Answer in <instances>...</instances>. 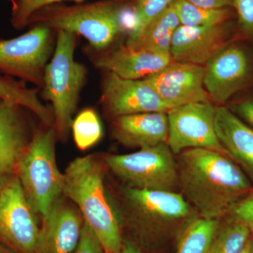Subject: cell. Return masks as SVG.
<instances>
[{
    "label": "cell",
    "instance_id": "cell-2",
    "mask_svg": "<svg viewBox=\"0 0 253 253\" xmlns=\"http://www.w3.org/2000/svg\"><path fill=\"white\" fill-rule=\"evenodd\" d=\"M107 170L103 157L76 158L63 173V195L77 206L104 253H121L122 228L105 185Z\"/></svg>",
    "mask_w": 253,
    "mask_h": 253
},
{
    "label": "cell",
    "instance_id": "cell-5",
    "mask_svg": "<svg viewBox=\"0 0 253 253\" xmlns=\"http://www.w3.org/2000/svg\"><path fill=\"white\" fill-rule=\"evenodd\" d=\"M33 24L79 35L88 41V45L97 50L113 46L124 31L122 7L113 1L48 5L32 16L28 26Z\"/></svg>",
    "mask_w": 253,
    "mask_h": 253
},
{
    "label": "cell",
    "instance_id": "cell-35",
    "mask_svg": "<svg viewBox=\"0 0 253 253\" xmlns=\"http://www.w3.org/2000/svg\"><path fill=\"white\" fill-rule=\"evenodd\" d=\"M250 253H253V234L250 241Z\"/></svg>",
    "mask_w": 253,
    "mask_h": 253
},
{
    "label": "cell",
    "instance_id": "cell-28",
    "mask_svg": "<svg viewBox=\"0 0 253 253\" xmlns=\"http://www.w3.org/2000/svg\"><path fill=\"white\" fill-rule=\"evenodd\" d=\"M232 6L237 14L240 29L253 38V0H232Z\"/></svg>",
    "mask_w": 253,
    "mask_h": 253
},
{
    "label": "cell",
    "instance_id": "cell-18",
    "mask_svg": "<svg viewBox=\"0 0 253 253\" xmlns=\"http://www.w3.org/2000/svg\"><path fill=\"white\" fill-rule=\"evenodd\" d=\"M167 112L128 115L111 121V135L118 142L130 149H144L167 143Z\"/></svg>",
    "mask_w": 253,
    "mask_h": 253
},
{
    "label": "cell",
    "instance_id": "cell-7",
    "mask_svg": "<svg viewBox=\"0 0 253 253\" xmlns=\"http://www.w3.org/2000/svg\"><path fill=\"white\" fill-rule=\"evenodd\" d=\"M108 169L134 189L179 192L175 155L167 143L144 148L129 154H108Z\"/></svg>",
    "mask_w": 253,
    "mask_h": 253
},
{
    "label": "cell",
    "instance_id": "cell-36",
    "mask_svg": "<svg viewBox=\"0 0 253 253\" xmlns=\"http://www.w3.org/2000/svg\"><path fill=\"white\" fill-rule=\"evenodd\" d=\"M250 241H251V240H250ZM241 253H250V241L249 244L246 246V249H245L244 251Z\"/></svg>",
    "mask_w": 253,
    "mask_h": 253
},
{
    "label": "cell",
    "instance_id": "cell-21",
    "mask_svg": "<svg viewBox=\"0 0 253 253\" xmlns=\"http://www.w3.org/2000/svg\"><path fill=\"white\" fill-rule=\"evenodd\" d=\"M26 83L0 73V99L26 108L36 116L43 126L54 127L53 110L40 100L38 94L41 89L28 87Z\"/></svg>",
    "mask_w": 253,
    "mask_h": 253
},
{
    "label": "cell",
    "instance_id": "cell-12",
    "mask_svg": "<svg viewBox=\"0 0 253 253\" xmlns=\"http://www.w3.org/2000/svg\"><path fill=\"white\" fill-rule=\"evenodd\" d=\"M204 86L212 102L222 106L249 84L252 61L247 51L226 44L205 65Z\"/></svg>",
    "mask_w": 253,
    "mask_h": 253
},
{
    "label": "cell",
    "instance_id": "cell-25",
    "mask_svg": "<svg viewBox=\"0 0 253 253\" xmlns=\"http://www.w3.org/2000/svg\"><path fill=\"white\" fill-rule=\"evenodd\" d=\"M71 129L78 149L85 151L99 142L103 135V128L97 113L94 109L83 110L73 119Z\"/></svg>",
    "mask_w": 253,
    "mask_h": 253
},
{
    "label": "cell",
    "instance_id": "cell-20",
    "mask_svg": "<svg viewBox=\"0 0 253 253\" xmlns=\"http://www.w3.org/2000/svg\"><path fill=\"white\" fill-rule=\"evenodd\" d=\"M180 26V21L172 3L162 14L150 22L137 38L126 42V45L131 49L170 53L173 36Z\"/></svg>",
    "mask_w": 253,
    "mask_h": 253
},
{
    "label": "cell",
    "instance_id": "cell-17",
    "mask_svg": "<svg viewBox=\"0 0 253 253\" xmlns=\"http://www.w3.org/2000/svg\"><path fill=\"white\" fill-rule=\"evenodd\" d=\"M224 24L204 27L181 25L174 33L171 44L173 60L200 66L206 65L226 44L227 33Z\"/></svg>",
    "mask_w": 253,
    "mask_h": 253
},
{
    "label": "cell",
    "instance_id": "cell-24",
    "mask_svg": "<svg viewBox=\"0 0 253 253\" xmlns=\"http://www.w3.org/2000/svg\"><path fill=\"white\" fill-rule=\"evenodd\" d=\"M175 8L181 26L204 27L224 24L230 18L229 8L208 9L189 2L187 0H174Z\"/></svg>",
    "mask_w": 253,
    "mask_h": 253
},
{
    "label": "cell",
    "instance_id": "cell-1",
    "mask_svg": "<svg viewBox=\"0 0 253 253\" xmlns=\"http://www.w3.org/2000/svg\"><path fill=\"white\" fill-rule=\"evenodd\" d=\"M175 158L181 194L200 217L220 220L253 192L249 176L224 155L189 149Z\"/></svg>",
    "mask_w": 253,
    "mask_h": 253
},
{
    "label": "cell",
    "instance_id": "cell-30",
    "mask_svg": "<svg viewBox=\"0 0 253 253\" xmlns=\"http://www.w3.org/2000/svg\"><path fill=\"white\" fill-rule=\"evenodd\" d=\"M229 213L244 221L253 231V192L238 203Z\"/></svg>",
    "mask_w": 253,
    "mask_h": 253
},
{
    "label": "cell",
    "instance_id": "cell-10",
    "mask_svg": "<svg viewBox=\"0 0 253 253\" xmlns=\"http://www.w3.org/2000/svg\"><path fill=\"white\" fill-rule=\"evenodd\" d=\"M0 243L16 253H41V226L17 176L0 192Z\"/></svg>",
    "mask_w": 253,
    "mask_h": 253
},
{
    "label": "cell",
    "instance_id": "cell-3",
    "mask_svg": "<svg viewBox=\"0 0 253 253\" xmlns=\"http://www.w3.org/2000/svg\"><path fill=\"white\" fill-rule=\"evenodd\" d=\"M121 227L124 225L143 244L181 230L199 215L181 192L152 191L120 186L107 191Z\"/></svg>",
    "mask_w": 253,
    "mask_h": 253
},
{
    "label": "cell",
    "instance_id": "cell-32",
    "mask_svg": "<svg viewBox=\"0 0 253 253\" xmlns=\"http://www.w3.org/2000/svg\"><path fill=\"white\" fill-rule=\"evenodd\" d=\"M201 7L208 9H224L232 6V0H187Z\"/></svg>",
    "mask_w": 253,
    "mask_h": 253
},
{
    "label": "cell",
    "instance_id": "cell-6",
    "mask_svg": "<svg viewBox=\"0 0 253 253\" xmlns=\"http://www.w3.org/2000/svg\"><path fill=\"white\" fill-rule=\"evenodd\" d=\"M57 140L54 128L41 123L16 168V174L28 204L42 220L63 194V174L56 160Z\"/></svg>",
    "mask_w": 253,
    "mask_h": 253
},
{
    "label": "cell",
    "instance_id": "cell-16",
    "mask_svg": "<svg viewBox=\"0 0 253 253\" xmlns=\"http://www.w3.org/2000/svg\"><path fill=\"white\" fill-rule=\"evenodd\" d=\"M83 224L77 206L61 195L42 220L41 253H72L81 239Z\"/></svg>",
    "mask_w": 253,
    "mask_h": 253
},
{
    "label": "cell",
    "instance_id": "cell-22",
    "mask_svg": "<svg viewBox=\"0 0 253 253\" xmlns=\"http://www.w3.org/2000/svg\"><path fill=\"white\" fill-rule=\"evenodd\" d=\"M219 221L195 216L179 232L176 253H210Z\"/></svg>",
    "mask_w": 253,
    "mask_h": 253
},
{
    "label": "cell",
    "instance_id": "cell-26",
    "mask_svg": "<svg viewBox=\"0 0 253 253\" xmlns=\"http://www.w3.org/2000/svg\"><path fill=\"white\" fill-rule=\"evenodd\" d=\"M174 0H138L134 13V21L126 42L135 39L154 18L162 14Z\"/></svg>",
    "mask_w": 253,
    "mask_h": 253
},
{
    "label": "cell",
    "instance_id": "cell-4",
    "mask_svg": "<svg viewBox=\"0 0 253 253\" xmlns=\"http://www.w3.org/2000/svg\"><path fill=\"white\" fill-rule=\"evenodd\" d=\"M56 33L54 52L46 66L41 96L51 102L58 140L65 141L69 136L87 69L75 59L77 35L63 31Z\"/></svg>",
    "mask_w": 253,
    "mask_h": 253
},
{
    "label": "cell",
    "instance_id": "cell-33",
    "mask_svg": "<svg viewBox=\"0 0 253 253\" xmlns=\"http://www.w3.org/2000/svg\"><path fill=\"white\" fill-rule=\"evenodd\" d=\"M121 253H144L140 247L130 240L123 241Z\"/></svg>",
    "mask_w": 253,
    "mask_h": 253
},
{
    "label": "cell",
    "instance_id": "cell-34",
    "mask_svg": "<svg viewBox=\"0 0 253 253\" xmlns=\"http://www.w3.org/2000/svg\"><path fill=\"white\" fill-rule=\"evenodd\" d=\"M0 253H16L12 250L5 246L4 245L0 243Z\"/></svg>",
    "mask_w": 253,
    "mask_h": 253
},
{
    "label": "cell",
    "instance_id": "cell-9",
    "mask_svg": "<svg viewBox=\"0 0 253 253\" xmlns=\"http://www.w3.org/2000/svg\"><path fill=\"white\" fill-rule=\"evenodd\" d=\"M216 108L210 101L182 105L168 111L167 144L173 154L176 156L189 149H206L231 158L216 133Z\"/></svg>",
    "mask_w": 253,
    "mask_h": 253
},
{
    "label": "cell",
    "instance_id": "cell-23",
    "mask_svg": "<svg viewBox=\"0 0 253 253\" xmlns=\"http://www.w3.org/2000/svg\"><path fill=\"white\" fill-rule=\"evenodd\" d=\"M210 253H241L249 244L253 229L231 213L222 218Z\"/></svg>",
    "mask_w": 253,
    "mask_h": 253
},
{
    "label": "cell",
    "instance_id": "cell-31",
    "mask_svg": "<svg viewBox=\"0 0 253 253\" xmlns=\"http://www.w3.org/2000/svg\"><path fill=\"white\" fill-rule=\"evenodd\" d=\"M238 117L253 128V97L231 104L228 107Z\"/></svg>",
    "mask_w": 253,
    "mask_h": 253
},
{
    "label": "cell",
    "instance_id": "cell-11",
    "mask_svg": "<svg viewBox=\"0 0 253 253\" xmlns=\"http://www.w3.org/2000/svg\"><path fill=\"white\" fill-rule=\"evenodd\" d=\"M100 103L111 118L170 110L145 80H129L109 71H102Z\"/></svg>",
    "mask_w": 253,
    "mask_h": 253
},
{
    "label": "cell",
    "instance_id": "cell-15",
    "mask_svg": "<svg viewBox=\"0 0 253 253\" xmlns=\"http://www.w3.org/2000/svg\"><path fill=\"white\" fill-rule=\"evenodd\" d=\"M204 66L174 61L144 80L171 109L211 101L204 86Z\"/></svg>",
    "mask_w": 253,
    "mask_h": 253
},
{
    "label": "cell",
    "instance_id": "cell-8",
    "mask_svg": "<svg viewBox=\"0 0 253 253\" xmlns=\"http://www.w3.org/2000/svg\"><path fill=\"white\" fill-rule=\"evenodd\" d=\"M56 40V32L43 26H35L16 38L0 40V73L31 83L41 90Z\"/></svg>",
    "mask_w": 253,
    "mask_h": 253
},
{
    "label": "cell",
    "instance_id": "cell-13",
    "mask_svg": "<svg viewBox=\"0 0 253 253\" xmlns=\"http://www.w3.org/2000/svg\"><path fill=\"white\" fill-rule=\"evenodd\" d=\"M29 113L0 99V192L16 176L18 161L36 131Z\"/></svg>",
    "mask_w": 253,
    "mask_h": 253
},
{
    "label": "cell",
    "instance_id": "cell-29",
    "mask_svg": "<svg viewBox=\"0 0 253 253\" xmlns=\"http://www.w3.org/2000/svg\"><path fill=\"white\" fill-rule=\"evenodd\" d=\"M72 253H104L99 238L84 221L81 239Z\"/></svg>",
    "mask_w": 253,
    "mask_h": 253
},
{
    "label": "cell",
    "instance_id": "cell-14",
    "mask_svg": "<svg viewBox=\"0 0 253 253\" xmlns=\"http://www.w3.org/2000/svg\"><path fill=\"white\" fill-rule=\"evenodd\" d=\"M83 50L95 68L114 73L125 79H144L174 61L170 53L131 49L126 44L113 49L110 46L101 50L86 44Z\"/></svg>",
    "mask_w": 253,
    "mask_h": 253
},
{
    "label": "cell",
    "instance_id": "cell-19",
    "mask_svg": "<svg viewBox=\"0 0 253 253\" xmlns=\"http://www.w3.org/2000/svg\"><path fill=\"white\" fill-rule=\"evenodd\" d=\"M214 126L223 147L253 181V128L224 106L216 108Z\"/></svg>",
    "mask_w": 253,
    "mask_h": 253
},
{
    "label": "cell",
    "instance_id": "cell-27",
    "mask_svg": "<svg viewBox=\"0 0 253 253\" xmlns=\"http://www.w3.org/2000/svg\"><path fill=\"white\" fill-rule=\"evenodd\" d=\"M11 3V23L16 30H23L28 26L30 19L38 10L64 1L82 0H9ZM138 0H136L137 1Z\"/></svg>",
    "mask_w": 253,
    "mask_h": 253
}]
</instances>
